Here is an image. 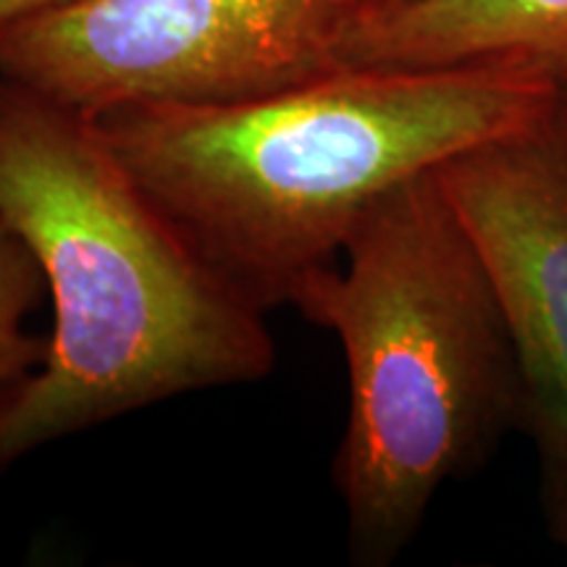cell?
Returning <instances> with one entry per match:
<instances>
[{
  "label": "cell",
  "mask_w": 567,
  "mask_h": 567,
  "mask_svg": "<svg viewBox=\"0 0 567 567\" xmlns=\"http://www.w3.org/2000/svg\"><path fill=\"white\" fill-rule=\"evenodd\" d=\"M0 224L53 302L45 360L0 389V473L42 446L276 368L268 313L142 189L92 113L0 80Z\"/></svg>",
  "instance_id": "6da1fadb"
},
{
  "label": "cell",
  "mask_w": 567,
  "mask_h": 567,
  "mask_svg": "<svg viewBox=\"0 0 567 567\" xmlns=\"http://www.w3.org/2000/svg\"><path fill=\"white\" fill-rule=\"evenodd\" d=\"M45 297L38 260L11 229L0 224V389L30 375L48 352V337L27 321Z\"/></svg>",
  "instance_id": "52a82bcc"
},
{
  "label": "cell",
  "mask_w": 567,
  "mask_h": 567,
  "mask_svg": "<svg viewBox=\"0 0 567 567\" xmlns=\"http://www.w3.org/2000/svg\"><path fill=\"white\" fill-rule=\"evenodd\" d=\"M547 513L551 534L567 547V473L547 478Z\"/></svg>",
  "instance_id": "ba28073f"
},
{
  "label": "cell",
  "mask_w": 567,
  "mask_h": 567,
  "mask_svg": "<svg viewBox=\"0 0 567 567\" xmlns=\"http://www.w3.org/2000/svg\"><path fill=\"white\" fill-rule=\"evenodd\" d=\"M289 308L342 347L347 423L331 471L347 551L360 567H386L439 492L523 425L505 313L436 172L381 195L334 264L300 279Z\"/></svg>",
  "instance_id": "3957f363"
},
{
  "label": "cell",
  "mask_w": 567,
  "mask_h": 567,
  "mask_svg": "<svg viewBox=\"0 0 567 567\" xmlns=\"http://www.w3.org/2000/svg\"><path fill=\"white\" fill-rule=\"evenodd\" d=\"M352 0H69L0 27V80L101 113L255 101L339 69Z\"/></svg>",
  "instance_id": "277c9868"
},
{
  "label": "cell",
  "mask_w": 567,
  "mask_h": 567,
  "mask_svg": "<svg viewBox=\"0 0 567 567\" xmlns=\"http://www.w3.org/2000/svg\"><path fill=\"white\" fill-rule=\"evenodd\" d=\"M563 92H565V95H567V87H563Z\"/></svg>",
  "instance_id": "8fae6325"
},
{
  "label": "cell",
  "mask_w": 567,
  "mask_h": 567,
  "mask_svg": "<svg viewBox=\"0 0 567 567\" xmlns=\"http://www.w3.org/2000/svg\"><path fill=\"white\" fill-rule=\"evenodd\" d=\"M342 66H494L567 87V0H405L354 11Z\"/></svg>",
  "instance_id": "8992f818"
},
{
  "label": "cell",
  "mask_w": 567,
  "mask_h": 567,
  "mask_svg": "<svg viewBox=\"0 0 567 567\" xmlns=\"http://www.w3.org/2000/svg\"><path fill=\"white\" fill-rule=\"evenodd\" d=\"M394 3H405V0H352L354 11H365V9H381V6H394ZM352 11V13H354Z\"/></svg>",
  "instance_id": "30bf717a"
},
{
  "label": "cell",
  "mask_w": 567,
  "mask_h": 567,
  "mask_svg": "<svg viewBox=\"0 0 567 567\" xmlns=\"http://www.w3.org/2000/svg\"><path fill=\"white\" fill-rule=\"evenodd\" d=\"M559 92L494 66H339L255 101L92 116L205 264L271 316L381 195L530 124Z\"/></svg>",
  "instance_id": "7a4b0ae2"
},
{
  "label": "cell",
  "mask_w": 567,
  "mask_h": 567,
  "mask_svg": "<svg viewBox=\"0 0 567 567\" xmlns=\"http://www.w3.org/2000/svg\"><path fill=\"white\" fill-rule=\"evenodd\" d=\"M505 313L523 425L547 478L567 473V95L436 168Z\"/></svg>",
  "instance_id": "5b68a950"
},
{
  "label": "cell",
  "mask_w": 567,
  "mask_h": 567,
  "mask_svg": "<svg viewBox=\"0 0 567 567\" xmlns=\"http://www.w3.org/2000/svg\"><path fill=\"white\" fill-rule=\"evenodd\" d=\"M69 3V0H0V27L9 24L13 19L27 17V13L53 9V6Z\"/></svg>",
  "instance_id": "9c48e42d"
}]
</instances>
